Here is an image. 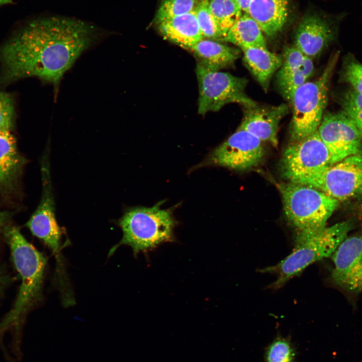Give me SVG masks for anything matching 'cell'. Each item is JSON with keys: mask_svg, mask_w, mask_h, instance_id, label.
Listing matches in <instances>:
<instances>
[{"mask_svg": "<svg viewBox=\"0 0 362 362\" xmlns=\"http://www.w3.org/2000/svg\"><path fill=\"white\" fill-rule=\"evenodd\" d=\"M24 159L10 131H0V189L11 186L21 171Z\"/></svg>", "mask_w": 362, "mask_h": 362, "instance_id": "obj_21", "label": "cell"}, {"mask_svg": "<svg viewBox=\"0 0 362 362\" xmlns=\"http://www.w3.org/2000/svg\"><path fill=\"white\" fill-rule=\"evenodd\" d=\"M296 348L289 338L277 336L266 347L264 362H295Z\"/></svg>", "mask_w": 362, "mask_h": 362, "instance_id": "obj_25", "label": "cell"}, {"mask_svg": "<svg viewBox=\"0 0 362 362\" xmlns=\"http://www.w3.org/2000/svg\"><path fill=\"white\" fill-rule=\"evenodd\" d=\"M240 49L245 65L266 92L274 74L282 64V55L272 52L267 48L251 47Z\"/></svg>", "mask_w": 362, "mask_h": 362, "instance_id": "obj_20", "label": "cell"}, {"mask_svg": "<svg viewBox=\"0 0 362 362\" xmlns=\"http://www.w3.org/2000/svg\"><path fill=\"white\" fill-rule=\"evenodd\" d=\"M283 63L276 74V81L283 97L290 103L296 90L307 81L314 72L312 59L295 46L286 47Z\"/></svg>", "mask_w": 362, "mask_h": 362, "instance_id": "obj_15", "label": "cell"}, {"mask_svg": "<svg viewBox=\"0 0 362 362\" xmlns=\"http://www.w3.org/2000/svg\"><path fill=\"white\" fill-rule=\"evenodd\" d=\"M265 155L263 141L245 130L237 129L210 153L206 162L243 171L258 166Z\"/></svg>", "mask_w": 362, "mask_h": 362, "instance_id": "obj_11", "label": "cell"}, {"mask_svg": "<svg viewBox=\"0 0 362 362\" xmlns=\"http://www.w3.org/2000/svg\"><path fill=\"white\" fill-rule=\"evenodd\" d=\"M194 11L204 38L224 41V36L211 12L209 0H199Z\"/></svg>", "mask_w": 362, "mask_h": 362, "instance_id": "obj_24", "label": "cell"}, {"mask_svg": "<svg viewBox=\"0 0 362 362\" xmlns=\"http://www.w3.org/2000/svg\"><path fill=\"white\" fill-rule=\"evenodd\" d=\"M330 164L329 151L318 130L300 140L291 142L280 162L282 176L294 182Z\"/></svg>", "mask_w": 362, "mask_h": 362, "instance_id": "obj_10", "label": "cell"}, {"mask_svg": "<svg viewBox=\"0 0 362 362\" xmlns=\"http://www.w3.org/2000/svg\"><path fill=\"white\" fill-rule=\"evenodd\" d=\"M338 57L337 53L317 79L306 81L295 92L290 102L293 109L289 129L291 142L304 139L318 130L327 105L329 82Z\"/></svg>", "mask_w": 362, "mask_h": 362, "instance_id": "obj_6", "label": "cell"}, {"mask_svg": "<svg viewBox=\"0 0 362 362\" xmlns=\"http://www.w3.org/2000/svg\"><path fill=\"white\" fill-rule=\"evenodd\" d=\"M199 0H163L156 15L157 24L169 19L193 11Z\"/></svg>", "mask_w": 362, "mask_h": 362, "instance_id": "obj_27", "label": "cell"}, {"mask_svg": "<svg viewBox=\"0 0 362 362\" xmlns=\"http://www.w3.org/2000/svg\"><path fill=\"white\" fill-rule=\"evenodd\" d=\"M268 37H273L285 25L289 14V0H251L246 12Z\"/></svg>", "mask_w": 362, "mask_h": 362, "instance_id": "obj_17", "label": "cell"}, {"mask_svg": "<svg viewBox=\"0 0 362 362\" xmlns=\"http://www.w3.org/2000/svg\"><path fill=\"white\" fill-rule=\"evenodd\" d=\"M99 36L96 27L79 20L51 17L34 20L2 47L4 78L38 77L52 84L56 96L64 74Z\"/></svg>", "mask_w": 362, "mask_h": 362, "instance_id": "obj_1", "label": "cell"}, {"mask_svg": "<svg viewBox=\"0 0 362 362\" xmlns=\"http://www.w3.org/2000/svg\"><path fill=\"white\" fill-rule=\"evenodd\" d=\"M342 111L351 120L362 135V95L351 87L339 97Z\"/></svg>", "mask_w": 362, "mask_h": 362, "instance_id": "obj_26", "label": "cell"}, {"mask_svg": "<svg viewBox=\"0 0 362 362\" xmlns=\"http://www.w3.org/2000/svg\"><path fill=\"white\" fill-rule=\"evenodd\" d=\"M189 50L192 52L199 64L213 71H220L233 64L240 57L241 52L238 48L204 38Z\"/></svg>", "mask_w": 362, "mask_h": 362, "instance_id": "obj_19", "label": "cell"}, {"mask_svg": "<svg viewBox=\"0 0 362 362\" xmlns=\"http://www.w3.org/2000/svg\"><path fill=\"white\" fill-rule=\"evenodd\" d=\"M161 201L151 207H135L126 210L118 221L123 231L121 240L113 246L108 255L120 246L132 249L135 256L146 252L163 243L174 241L173 230L176 222L172 210L160 208Z\"/></svg>", "mask_w": 362, "mask_h": 362, "instance_id": "obj_4", "label": "cell"}, {"mask_svg": "<svg viewBox=\"0 0 362 362\" xmlns=\"http://www.w3.org/2000/svg\"><path fill=\"white\" fill-rule=\"evenodd\" d=\"M293 183L321 191L340 203L362 199V154L347 157Z\"/></svg>", "mask_w": 362, "mask_h": 362, "instance_id": "obj_8", "label": "cell"}, {"mask_svg": "<svg viewBox=\"0 0 362 362\" xmlns=\"http://www.w3.org/2000/svg\"><path fill=\"white\" fill-rule=\"evenodd\" d=\"M284 211L296 232H315L326 223L340 202L311 186L291 182L278 185Z\"/></svg>", "mask_w": 362, "mask_h": 362, "instance_id": "obj_5", "label": "cell"}, {"mask_svg": "<svg viewBox=\"0 0 362 362\" xmlns=\"http://www.w3.org/2000/svg\"><path fill=\"white\" fill-rule=\"evenodd\" d=\"M342 80L362 95V64L353 57L349 56L344 60L341 72Z\"/></svg>", "mask_w": 362, "mask_h": 362, "instance_id": "obj_28", "label": "cell"}, {"mask_svg": "<svg viewBox=\"0 0 362 362\" xmlns=\"http://www.w3.org/2000/svg\"><path fill=\"white\" fill-rule=\"evenodd\" d=\"M209 4L211 12L225 38L243 12L234 0H209Z\"/></svg>", "mask_w": 362, "mask_h": 362, "instance_id": "obj_23", "label": "cell"}, {"mask_svg": "<svg viewBox=\"0 0 362 362\" xmlns=\"http://www.w3.org/2000/svg\"><path fill=\"white\" fill-rule=\"evenodd\" d=\"M48 151V149L43 154L41 161L42 192L41 200L26 225L32 234L43 241L52 251L59 262L63 232L55 217Z\"/></svg>", "mask_w": 362, "mask_h": 362, "instance_id": "obj_12", "label": "cell"}, {"mask_svg": "<svg viewBox=\"0 0 362 362\" xmlns=\"http://www.w3.org/2000/svg\"><path fill=\"white\" fill-rule=\"evenodd\" d=\"M12 216L11 213L0 210V238L3 235L5 228L8 225Z\"/></svg>", "mask_w": 362, "mask_h": 362, "instance_id": "obj_31", "label": "cell"}, {"mask_svg": "<svg viewBox=\"0 0 362 362\" xmlns=\"http://www.w3.org/2000/svg\"><path fill=\"white\" fill-rule=\"evenodd\" d=\"M239 6L243 13H246L251 0H234Z\"/></svg>", "mask_w": 362, "mask_h": 362, "instance_id": "obj_32", "label": "cell"}, {"mask_svg": "<svg viewBox=\"0 0 362 362\" xmlns=\"http://www.w3.org/2000/svg\"><path fill=\"white\" fill-rule=\"evenodd\" d=\"M157 25L164 38L187 50L204 38L194 10Z\"/></svg>", "mask_w": 362, "mask_h": 362, "instance_id": "obj_18", "label": "cell"}, {"mask_svg": "<svg viewBox=\"0 0 362 362\" xmlns=\"http://www.w3.org/2000/svg\"><path fill=\"white\" fill-rule=\"evenodd\" d=\"M196 73L199 90L198 113L205 115L217 112L225 105L238 103L244 108L255 106L257 103L246 93L248 80L220 71L207 69L197 63Z\"/></svg>", "mask_w": 362, "mask_h": 362, "instance_id": "obj_7", "label": "cell"}, {"mask_svg": "<svg viewBox=\"0 0 362 362\" xmlns=\"http://www.w3.org/2000/svg\"><path fill=\"white\" fill-rule=\"evenodd\" d=\"M14 107L12 97L0 90V131H11L13 126Z\"/></svg>", "mask_w": 362, "mask_h": 362, "instance_id": "obj_29", "label": "cell"}, {"mask_svg": "<svg viewBox=\"0 0 362 362\" xmlns=\"http://www.w3.org/2000/svg\"><path fill=\"white\" fill-rule=\"evenodd\" d=\"M317 130L329 151L330 164L362 154V135L342 111L323 115Z\"/></svg>", "mask_w": 362, "mask_h": 362, "instance_id": "obj_13", "label": "cell"}, {"mask_svg": "<svg viewBox=\"0 0 362 362\" xmlns=\"http://www.w3.org/2000/svg\"><path fill=\"white\" fill-rule=\"evenodd\" d=\"M12 282V277L3 267L0 266V299L3 296L5 290Z\"/></svg>", "mask_w": 362, "mask_h": 362, "instance_id": "obj_30", "label": "cell"}, {"mask_svg": "<svg viewBox=\"0 0 362 362\" xmlns=\"http://www.w3.org/2000/svg\"><path fill=\"white\" fill-rule=\"evenodd\" d=\"M3 236L10 247L21 283L12 308L0 322V344L4 334L11 330L13 332L12 351L20 355L22 327L27 314L41 298L47 260L26 240L18 227L8 225Z\"/></svg>", "mask_w": 362, "mask_h": 362, "instance_id": "obj_2", "label": "cell"}, {"mask_svg": "<svg viewBox=\"0 0 362 362\" xmlns=\"http://www.w3.org/2000/svg\"><path fill=\"white\" fill-rule=\"evenodd\" d=\"M224 41L240 49L258 47L266 48L263 33L258 24L248 14L243 13L228 32Z\"/></svg>", "mask_w": 362, "mask_h": 362, "instance_id": "obj_22", "label": "cell"}, {"mask_svg": "<svg viewBox=\"0 0 362 362\" xmlns=\"http://www.w3.org/2000/svg\"><path fill=\"white\" fill-rule=\"evenodd\" d=\"M330 257L329 282L354 304L362 292V229L349 234Z\"/></svg>", "mask_w": 362, "mask_h": 362, "instance_id": "obj_9", "label": "cell"}, {"mask_svg": "<svg viewBox=\"0 0 362 362\" xmlns=\"http://www.w3.org/2000/svg\"><path fill=\"white\" fill-rule=\"evenodd\" d=\"M342 13L333 18L310 15L303 18L295 35V45L306 56L312 58L320 54L336 36Z\"/></svg>", "mask_w": 362, "mask_h": 362, "instance_id": "obj_14", "label": "cell"}, {"mask_svg": "<svg viewBox=\"0 0 362 362\" xmlns=\"http://www.w3.org/2000/svg\"><path fill=\"white\" fill-rule=\"evenodd\" d=\"M355 227V221L349 219L317 231L296 232L294 246L290 254L277 264L262 268L260 272L276 275L277 279L269 287L280 289L311 264L330 257Z\"/></svg>", "mask_w": 362, "mask_h": 362, "instance_id": "obj_3", "label": "cell"}, {"mask_svg": "<svg viewBox=\"0 0 362 362\" xmlns=\"http://www.w3.org/2000/svg\"><path fill=\"white\" fill-rule=\"evenodd\" d=\"M12 3V0H0V7L4 5L11 4Z\"/></svg>", "mask_w": 362, "mask_h": 362, "instance_id": "obj_33", "label": "cell"}, {"mask_svg": "<svg viewBox=\"0 0 362 362\" xmlns=\"http://www.w3.org/2000/svg\"><path fill=\"white\" fill-rule=\"evenodd\" d=\"M242 122L237 129L245 130L263 142H268L274 147L278 145L277 134L280 123L289 113L286 104L276 106L244 108Z\"/></svg>", "mask_w": 362, "mask_h": 362, "instance_id": "obj_16", "label": "cell"}]
</instances>
